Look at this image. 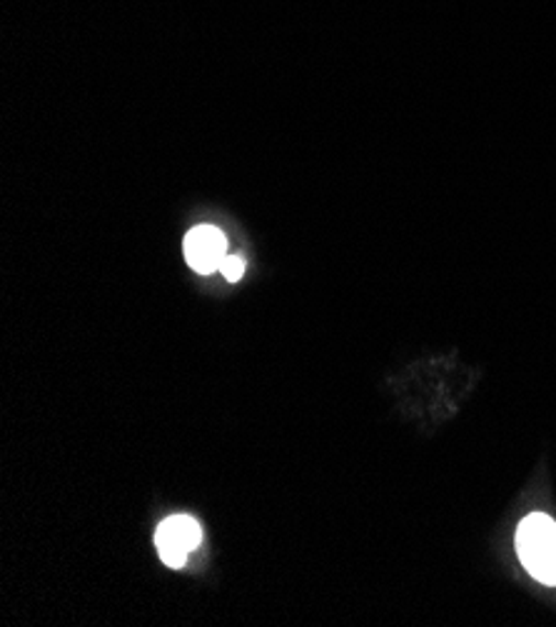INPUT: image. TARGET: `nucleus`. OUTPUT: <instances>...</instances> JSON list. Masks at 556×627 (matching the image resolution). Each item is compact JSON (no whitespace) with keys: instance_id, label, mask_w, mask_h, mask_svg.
Segmentation results:
<instances>
[{"instance_id":"1","label":"nucleus","mask_w":556,"mask_h":627,"mask_svg":"<svg viewBox=\"0 0 556 627\" xmlns=\"http://www.w3.org/2000/svg\"><path fill=\"white\" fill-rule=\"evenodd\" d=\"M516 552L534 580L556 585V522L544 513H534L519 522Z\"/></svg>"},{"instance_id":"2","label":"nucleus","mask_w":556,"mask_h":627,"mask_svg":"<svg viewBox=\"0 0 556 627\" xmlns=\"http://www.w3.org/2000/svg\"><path fill=\"white\" fill-rule=\"evenodd\" d=\"M202 540L198 520L188 518V515H178V518H168L160 522V528L155 532V546L165 565L182 568L185 560L192 550H198Z\"/></svg>"},{"instance_id":"3","label":"nucleus","mask_w":556,"mask_h":627,"mask_svg":"<svg viewBox=\"0 0 556 627\" xmlns=\"http://www.w3.org/2000/svg\"><path fill=\"white\" fill-rule=\"evenodd\" d=\"M227 255V241L218 228L198 226L185 235V261L194 273L210 275L220 271Z\"/></svg>"},{"instance_id":"4","label":"nucleus","mask_w":556,"mask_h":627,"mask_svg":"<svg viewBox=\"0 0 556 627\" xmlns=\"http://www.w3.org/2000/svg\"><path fill=\"white\" fill-rule=\"evenodd\" d=\"M220 273L225 275L230 283H237L245 273V263L240 261L237 255H225V261H222V265H220Z\"/></svg>"}]
</instances>
